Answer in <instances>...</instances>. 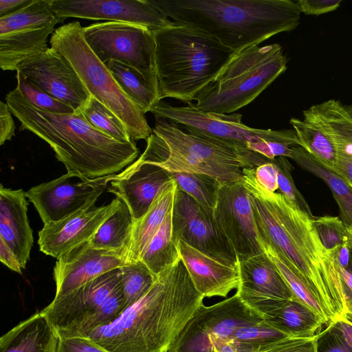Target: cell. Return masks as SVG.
<instances>
[{
    "mask_svg": "<svg viewBox=\"0 0 352 352\" xmlns=\"http://www.w3.org/2000/svg\"><path fill=\"white\" fill-rule=\"evenodd\" d=\"M158 98L195 100L236 54L208 34L175 25L153 31Z\"/></svg>",
    "mask_w": 352,
    "mask_h": 352,
    "instance_id": "5",
    "label": "cell"
},
{
    "mask_svg": "<svg viewBox=\"0 0 352 352\" xmlns=\"http://www.w3.org/2000/svg\"><path fill=\"white\" fill-rule=\"evenodd\" d=\"M51 47L71 64L90 95L114 113L125 125L133 141L146 140L153 133L144 113L122 91L106 64L96 56L76 21L63 25L52 34Z\"/></svg>",
    "mask_w": 352,
    "mask_h": 352,
    "instance_id": "8",
    "label": "cell"
},
{
    "mask_svg": "<svg viewBox=\"0 0 352 352\" xmlns=\"http://www.w3.org/2000/svg\"><path fill=\"white\" fill-rule=\"evenodd\" d=\"M173 107L163 100L151 109L154 116L162 117L178 124L188 133L206 137L229 146L244 150L250 143L262 140L287 142L299 146L295 131L292 129L272 130L252 128L242 122V115L206 112L198 109L195 104Z\"/></svg>",
    "mask_w": 352,
    "mask_h": 352,
    "instance_id": "9",
    "label": "cell"
},
{
    "mask_svg": "<svg viewBox=\"0 0 352 352\" xmlns=\"http://www.w3.org/2000/svg\"><path fill=\"white\" fill-rule=\"evenodd\" d=\"M115 198L105 206L94 205L60 221L44 224L38 232L40 250L56 259L77 246L89 241L100 226L118 208Z\"/></svg>",
    "mask_w": 352,
    "mask_h": 352,
    "instance_id": "20",
    "label": "cell"
},
{
    "mask_svg": "<svg viewBox=\"0 0 352 352\" xmlns=\"http://www.w3.org/2000/svg\"><path fill=\"white\" fill-rule=\"evenodd\" d=\"M330 324L352 349V322L340 316L335 318Z\"/></svg>",
    "mask_w": 352,
    "mask_h": 352,
    "instance_id": "51",
    "label": "cell"
},
{
    "mask_svg": "<svg viewBox=\"0 0 352 352\" xmlns=\"http://www.w3.org/2000/svg\"><path fill=\"white\" fill-rule=\"evenodd\" d=\"M255 177L258 182L270 192L278 190L276 166L273 160L254 168Z\"/></svg>",
    "mask_w": 352,
    "mask_h": 352,
    "instance_id": "48",
    "label": "cell"
},
{
    "mask_svg": "<svg viewBox=\"0 0 352 352\" xmlns=\"http://www.w3.org/2000/svg\"><path fill=\"white\" fill-rule=\"evenodd\" d=\"M117 84L144 113L150 112L159 101L157 89L133 67L116 61L106 63Z\"/></svg>",
    "mask_w": 352,
    "mask_h": 352,
    "instance_id": "32",
    "label": "cell"
},
{
    "mask_svg": "<svg viewBox=\"0 0 352 352\" xmlns=\"http://www.w3.org/2000/svg\"><path fill=\"white\" fill-rule=\"evenodd\" d=\"M260 245L288 285L295 298L314 310L324 321L330 324L332 314L319 300L285 256L271 244L258 239Z\"/></svg>",
    "mask_w": 352,
    "mask_h": 352,
    "instance_id": "29",
    "label": "cell"
},
{
    "mask_svg": "<svg viewBox=\"0 0 352 352\" xmlns=\"http://www.w3.org/2000/svg\"><path fill=\"white\" fill-rule=\"evenodd\" d=\"M60 23L68 18L139 24L155 31L175 23L150 0H51Z\"/></svg>",
    "mask_w": 352,
    "mask_h": 352,
    "instance_id": "15",
    "label": "cell"
},
{
    "mask_svg": "<svg viewBox=\"0 0 352 352\" xmlns=\"http://www.w3.org/2000/svg\"><path fill=\"white\" fill-rule=\"evenodd\" d=\"M288 337L264 320L237 328L228 341L237 352H258L265 346Z\"/></svg>",
    "mask_w": 352,
    "mask_h": 352,
    "instance_id": "39",
    "label": "cell"
},
{
    "mask_svg": "<svg viewBox=\"0 0 352 352\" xmlns=\"http://www.w3.org/2000/svg\"><path fill=\"white\" fill-rule=\"evenodd\" d=\"M290 159L302 169L321 179L331 190L336 201L352 207V186L342 176L327 168L300 146H292Z\"/></svg>",
    "mask_w": 352,
    "mask_h": 352,
    "instance_id": "34",
    "label": "cell"
},
{
    "mask_svg": "<svg viewBox=\"0 0 352 352\" xmlns=\"http://www.w3.org/2000/svg\"><path fill=\"white\" fill-rule=\"evenodd\" d=\"M342 0H298L301 12L307 15H320L337 10Z\"/></svg>",
    "mask_w": 352,
    "mask_h": 352,
    "instance_id": "47",
    "label": "cell"
},
{
    "mask_svg": "<svg viewBox=\"0 0 352 352\" xmlns=\"http://www.w3.org/2000/svg\"><path fill=\"white\" fill-rule=\"evenodd\" d=\"M58 338L57 352H109L87 336Z\"/></svg>",
    "mask_w": 352,
    "mask_h": 352,
    "instance_id": "46",
    "label": "cell"
},
{
    "mask_svg": "<svg viewBox=\"0 0 352 352\" xmlns=\"http://www.w3.org/2000/svg\"><path fill=\"white\" fill-rule=\"evenodd\" d=\"M239 275L236 294L263 318L283 301L295 298L274 264L264 252L237 260Z\"/></svg>",
    "mask_w": 352,
    "mask_h": 352,
    "instance_id": "18",
    "label": "cell"
},
{
    "mask_svg": "<svg viewBox=\"0 0 352 352\" xmlns=\"http://www.w3.org/2000/svg\"><path fill=\"white\" fill-rule=\"evenodd\" d=\"M172 230L177 242L183 241L214 259L237 266L236 254L217 225L212 211L177 188L172 210Z\"/></svg>",
    "mask_w": 352,
    "mask_h": 352,
    "instance_id": "13",
    "label": "cell"
},
{
    "mask_svg": "<svg viewBox=\"0 0 352 352\" xmlns=\"http://www.w3.org/2000/svg\"><path fill=\"white\" fill-rule=\"evenodd\" d=\"M0 260L10 270L19 274L22 273V267L13 251L0 239Z\"/></svg>",
    "mask_w": 352,
    "mask_h": 352,
    "instance_id": "50",
    "label": "cell"
},
{
    "mask_svg": "<svg viewBox=\"0 0 352 352\" xmlns=\"http://www.w3.org/2000/svg\"><path fill=\"white\" fill-rule=\"evenodd\" d=\"M241 182L251 195L258 239L280 252L333 318L346 311L336 251L322 245L314 218L280 192H272L256 180L252 168L243 169Z\"/></svg>",
    "mask_w": 352,
    "mask_h": 352,
    "instance_id": "1",
    "label": "cell"
},
{
    "mask_svg": "<svg viewBox=\"0 0 352 352\" xmlns=\"http://www.w3.org/2000/svg\"><path fill=\"white\" fill-rule=\"evenodd\" d=\"M82 35L102 63L126 64L157 89L153 31L139 24L107 21L82 27Z\"/></svg>",
    "mask_w": 352,
    "mask_h": 352,
    "instance_id": "10",
    "label": "cell"
},
{
    "mask_svg": "<svg viewBox=\"0 0 352 352\" xmlns=\"http://www.w3.org/2000/svg\"><path fill=\"white\" fill-rule=\"evenodd\" d=\"M179 250L195 287L204 298L226 297L232 289H237V266L214 259L181 240Z\"/></svg>",
    "mask_w": 352,
    "mask_h": 352,
    "instance_id": "22",
    "label": "cell"
},
{
    "mask_svg": "<svg viewBox=\"0 0 352 352\" xmlns=\"http://www.w3.org/2000/svg\"><path fill=\"white\" fill-rule=\"evenodd\" d=\"M346 269L352 274V240L349 243V261Z\"/></svg>",
    "mask_w": 352,
    "mask_h": 352,
    "instance_id": "56",
    "label": "cell"
},
{
    "mask_svg": "<svg viewBox=\"0 0 352 352\" xmlns=\"http://www.w3.org/2000/svg\"><path fill=\"white\" fill-rule=\"evenodd\" d=\"M127 263L124 250L93 248L89 241L66 252L54 267L58 299L85 283Z\"/></svg>",
    "mask_w": 352,
    "mask_h": 352,
    "instance_id": "19",
    "label": "cell"
},
{
    "mask_svg": "<svg viewBox=\"0 0 352 352\" xmlns=\"http://www.w3.org/2000/svg\"><path fill=\"white\" fill-rule=\"evenodd\" d=\"M317 334L288 336L265 346L258 352H316Z\"/></svg>",
    "mask_w": 352,
    "mask_h": 352,
    "instance_id": "44",
    "label": "cell"
},
{
    "mask_svg": "<svg viewBox=\"0 0 352 352\" xmlns=\"http://www.w3.org/2000/svg\"><path fill=\"white\" fill-rule=\"evenodd\" d=\"M55 24L45 27H23L0 34V67L3 71H16L18 65L29 56L47 48L49 35Z\"/></svg>",
    "mask_w": 352,
    "mask_h": 352,
    "instance_id": "26",
    "label": "cell"
},
{
    "mask_svg": "<svg viewBox=\"0 0 352 352\" xmlns=\"http://www.w3.org/2000/svg\"><path fill=\"white\" fill-rule=\"evenodd\" d=\"M338 269L342 278L343 294L345 300L346 311H352V274L344 267L338 264Z\"/></svg>",
    "mask_w": 352,
    "mask_h": 352,
    "instance_id": "52",
    "label": "cell"
},
{
    "mask_svg": "<svg viewBox=\"0 0 352 352\" xmlns=\"http://www.w3.org/2000/svg\"><path fill=\"white\" fill-rule=\"evenodd\" d=\"M172 210L173 208L140 258L156 277L180 258L179 242L173 234Z\"/></svg>",
    "mask_w": 352,
    "mask_h": 352,
    "instance_id": "33",
    "label": "cell"
},
{
    "mask_svg": "<svg viewBox=\"0 0 352 352\" xmlns=\"http://www.w3.org/2000/svg\"><path fill=\"white\" fill-rule=\"evenodd\" d=\"M12 113L6 102H0V144L11 140L15 135V124Z\"/></svg>",
    "mask_w": 352,
    "mask_h": 352,
    "instance_id": "49",
    "label": "cell"
},
{
    "mask_svg": "<svg viewBox=\"0 0 352 352\" xmlns=\"http://www.w3.org/2000/svg\"><path fill=\"white\" fill-rule=\"evenodd\" d=\"M340 210L341 220L352 229V207L340 201H336Z\"/></svg>",
    "mask_w": 352,
    "mask_h": 352,
    "instance_id": "55",
    "label": "cell"
},
{
    "mask_svg": "<svg viewBox=\"0 0 352 352\" xmlns=\"http://www.w3.org/2000/svg\"><path fill=\"white\" fill-rule=\"evenodd\" d=\"M263 319L288 336L316 335L324 324L314 310L296 298L283 301Z\"/></svg>",
    "mask_w": 352,
    "mask_h": 352,
    "instance_id": "28",
    "label": "cell"
},
{
    "mask_svg": "<svg viewBox=\"0 0 352 352\" xmlns=\"http://www.w3.org/2000/svg\"><path fill=\"white\" fill-rule=\"evenodd\" d=\"M79 111L93 127L107 135L120 142L133 141L120 118L91 95Z\"/></svg>",
    "mask_w": 352,
    "mask_h": 352,
    "instance_id": "36",
    "label": "cell"
},
{
    "mask_svg": "<svg viewBox=\"0 0 352 352\" xmlns=\"http://www.w3.org/2000/svg\"><path fill=\"white\" fill-rule=\"evenodd\" d=\"M16 71L76 111L91 96L66 58L51 47L24 59Z\"/></svg>",
    "mask_w": 352,
    "mask_h": 352,
    "instance_id": "16",
    "label": "cell"
},
{
    "mask_svg": "<svg viewBox=\"0 0 352 352\" xmlns=\"http://www.w3.org/2000/svg\"><path fill=\"white\" fill-rule=\"evenodd\" d=\"M209 341L214 352H237L228 340L212 336L209 338Z\"/></svg>",
    "mask_w": 352,
    "mask_h": 352,
    "instance_id": "54",
    "label": "cell"
},
{
    "mask_svg": "<svg viewBox=\"0 0 352 352\" xmlns=\"http://www.w3.org/2000/svg\"><path fill=\"white\" fill-rule=\"evenodd\" d=\"M16 89L35 108L51 113L70 114L76 111L36 85L23 74L16 72Z\"/></svg>",
    "mask_w": 352,
    "mask_h": 352,
    "instance_id": "40",
    "label": "cell"
},
{
    "mask_svg": "<svg viewBox=\"0 0 352 352\" xmlns=\"http://www.w3.org/2000/svg\"><path fill=\"white\" fill-rule=\"evenodd\" d=\"M58 335L42 311L0 338V352H57Z\"/></svg>",
    "mask_w": 352,
    "mask_h": 352,
    "instance_id": "24",
    "label": "cell"
},
{
    "mask_svg": "<svg viewBox=\"0 0 352 352\" xmlns=\"http://www.w3.org/2000/svg\"><path fill=\"white\" fill-rule=\"evenodd\" d=\"M273 162L276 166L279 192L314 219V217L308 204L296 187L292 175L294 168L287 157H278L273 160Z\"/></svg>",
    "mask_w": 352,
    "mask_h": 352,
    "instance_id": "43",
    "label": "cell"
},
{
    "mask_svg": "<svg viewBox=\"0 0 352 352\" xmlns=\"http://www.w3.org/2000/svg\"><path fill=\"white\" fill-rule=\"evenodd\" d=\"M133 220L127 206L122 201L116 211L100 226L89 241L93 248L108 250H124L129 248Z\"/></svg>",
    "mask_w": 352,
    "mask_h": 352,
    "instance_id": "31",
    "label": "cell"
},
{
    "mask_svg": "<svg viewBox=\"0 0 352 352\" xmlns=\"http://www.w3.org/2000/svg\"><path fill=\"white\" fill-rule=\"evenodd\" d=\"M124 310L144 296L157 277L140 260L120 267Z\"/></svg>",
    "mask_w": 352,
    "mask_h": 352,
    "instance_id": "38",
    "label": "cell"
},
{
    "mask_svg": "<svg viewBox=\"0 0 352 352\" xmlns=\"http://www.w3.org/2000/svg\"><path fill=\"white\" fill-rule=\"evenodd\" d=\"M177 188V184L174 179L168 183L147 212L133 222L126 255L127 263L140 260L146 245L173 208Z\"/></svg>",
    "mask_w": 352,
    "mask_h": 352,
    "instance_id": "27",
    "label": "cell"
},
{
    "mask_svg": "<svg viewBox=\"0 0 352 352\" xmlns=\"http://www.w3.org/2000/svg\"><path fill=\"white\" fill-rule=\"evenodd\" d=\"M173 180L170 173L139 157L109 182L107 191L129 208L133 222L149 209L165 186Z\"/></svg>",
    "mask_w": 352,
    "mask_h": 352,
    "instance_id": "21",
    "label": "cell"
},
{
    "mask_svg": "<svg viewBox=\"0 0 352 352\" xmlns=\"http://www.w3.org/2000/svg\"><path fill=\"white\" fill-rule=\"evenodd\" d=\"M123 311V294L121 285L92 315L66 337L85 336L94 329L113 322Z\"/></svg>",
    "mask_w": 352,
    "mask_h": 352,
    "instance_id": "41",
    "label": "cell"
},
{
    "mask_svg": "<svg viewBox=\"0 0 352 352\" xmlns=\"http://www.w3.org/2000/svg\"><path fill=\"white\" fill-rule=\"evenodd\" d=\"M33 0H0V18L13 14L27 6Z\"/></svg>",
    "mask_w": 352,
    "mask_h": 352,
    "instance_id": "53",
    "label": "cell"
},
{
    "mask_svg": "<svg viewBox=\"0 0 352 352\" xmlns=\"http://www.w3.org/2000/svg\"><path fill=\"white\" fill-rule=\"evenodd\" d=\"M314 226L323 246L334 252L352 239V230L340 218L322 216L314 218Z\"/></svg>",
    "mask_w": 352,
    "mask_h": 352,
    "instance_id": "42",
    "label": "cell"
},
{
    "mask_svg": "<svg viewBox=\"0 0 352 352\" xmlns=\"http://www.w3.org/2000/svg\"><path fill=\"white\" fill-rule=\"evenodd\" d=\"M278 43L254 45L236 53L217 76L195 97L201 111L230 114L252 102L287 69Z\"/></svg>",
    "mask_w": 352,
    "mask_h": 352,
    "instance_id": "7",
    "label": "cell"
},
{
    "mask_svg": "<svg viewBox=\"0 0 352 352\" xmlns=\"http://www.w3.org/2000/svg\"><path fill=\"white\" fill-rule=\"evenodd\" d=\"M333 141L337 157H352V105L331 99L305 110Z\"/></svg>",
    "mask_w": 352,
    "mask_h": 352,
    "instance_id": "25",
    "label": "cell"
},
{
    "mask_svg": "<svg viewBox=\"0 0 352 352\" xmlns=\"http://www.w3.org/2000/svg\"><path fill=\"white\" fill-rule=\"evenodd\" d=\"M5 99L21 123L20 130L46 142L69 173L88 179L114 175L138 157L134 141L123 143L107 135L93 127L79 110L70 114L41 111L16 88Z\"/></svg>",
    "mask_w": 352,
    "mask_h": 352,
    "instance_id": "3",
    "label": "cell"
},
{
    "mask_svg": "<svg viewBox=\"0 0 352 352\" xmlns=\"http://www.w3.org/2000/svg\"><path fill=\"white\" fill-rule=\"evenodd\" d=\"M177 25L198 29L239 52L297 28L300 9L292 0H150Z\"/></svg>",
    "mask_w": 352,
    "mask_h": 352,
    "instance_id": "4",
    "label": "cell"
},
{
    "mask_svg": "<svg viewBox=\"0 0 352 352\" xmlns=\"http://www.w3.org/2000/svg\"><path fill=\"white\" fill-rule=\"evenodd\" d=\"M122 285L121 270L117 268L54 299L42 310L58 337H66Z\"/></svg>",
    "mask_w": 352,
    "mask_h": 352,
    "instance_id": "17",
    "label": "cell"
},
{
    "mask_svg": "<svg viewBox=\"0 0 352 352\" xmlns=\"http://www.w3.org/2000/svg\"><path fill=\"white\" fill-rule=\"evenodd\" d=\"M153 133L140 155L171 173L208 175L220 183L241 181L243 168H252L271 160L206 137L186 133L177 124L155 116Z\"/></svg>",
    "mask_w": 352,
    "mask_h": 352,
    "instance_id": "6",
    "label": "cell"
},
{
    "mask_svg": "<svg viewBox=\"0 0 352 352\" xmlns=\"http://www.w3.org/2000/svg\"><path fill=\"white\" fill-rule=\"evenodd\" d=\"M0 239L13 251L22 269H25L34 243L28 218V201L22 189L12 190L1 185Z\"/></svg>",
    "mask_w": 352,
    "mask_h": 352,
    "instance_id": "23",
    "label": "cell"
},
{
    "mask_svg": "<svg viewBox=\"0 0 352 352\" xmlns=\"http://www.w3.org/2000/svg\"><path fill=\"white\" fill-rule=\"evenodd\" d=\"M51 0H33L19 11L0 18V34H6L23 27H45L59 23Z\"/></svg>",
    "mask_w": 352,
    "mask_h": 352,
    "instance_id": "35",
    "label": "cell"
},
{
    "mask_svg": "<svg viewBox=\"0 0 352 352\" xmlns=\"http://www.w3.org/2000/svg\"><path fill=\"white\" fill-rule=\"evenodd\" d=\"M116 175L88 179L67 173L31 188L25 195L44 224L58 221L95 205Z\"/></svg>",
    "mask_w": 352,
    "mask_h": 352,
    "instance_id": "12",
    "label": "cell"
},
{
    "mask_svg": "<svg viewBox=\"0 0 352 352\" xmlns=\"http://www.w3.org/2000/svg\"><path fill=\"white\" fill-rule=\"evenodd\" d=\"M302 113V120L292 118L289 120L300 146L335 173L337 151L333 141L316 120L305 111Z\"/></svg>",
    "mask_w": 352,
    "mask_h": 352,
    "instance_id": "30",
    "label": "cell"
},
{
    "mask_svg": "<svg viewBox=\"0 0 352 352\" xmlns=\"http://www.w3.org/2000/svg\"><path fill=\"white\" fill-rule=\"evenodd\" d=\"M263 320L235 294L212 305H201L168 352H214L209 341L211 336L229 340L237 328Z\"/></svg>",
    "mask_w": 352,
    "mask_h": 352,
    "instance_id": "11",
    "label": "cell"
},
{
    "mask_svg": "<svg viewBox=\"0 0 352 352\" xmlns=\"http://www.w3.org/2000/svg\"><path fill=\"white\" fill-rule=\"evenodd\" d=\"M316 352H352V349L329 324L324 330L317 334Z\"/></svg>",
    "mask_w": 352,
    "mask_h": 352,
    "instance_id": "45",
    "label": "cell"
},
{
    "mask_svg": "<svg viewBox=\"0 0 352 352\" xmlns=\"http://www.w3.org/2000/svg\"><path fill=\"white\" fill-rule=\"evenodd\" d=\"M204 298L180 257L139 300L85 336L109 352H168Z\"/></svg>",
    "mask_w": 352,
    "mask_h": 352,
    "instance_id": "2",
    "label": "cell"
},
{
    "mask_svg": "<svg viewBox=\"0 0 352 352\" xmlns=\"http://www.w3.org/2000/svg\"><path fill=\"white\" fill-rule=\"evenodd\" d=\"M212 212L237 260L263 252L258 241L251 195L241 181L220 184Z\"/></svg>",
    "mask_w": 352,
    "mask_h": 352,
    "instance_id": "14",
    "label": "cell"
},
{
    "mask_svg": "<svg viewBox=\"0 0 352 352\" xmlns=\"http://www.w3.org/2000/svg\"><path fill=\"white\" fill-rule=\"evenodd\" d=\"M170 175L175 181L178 190L186 192L201 206L213 212L221 183L208 175L201 173H170Z\"/></svg>",
    "mask_w": 352,
    "mask_h": 352,
    "instance_id": "37",
    "label": "cell"
},
{
    "mask_svg": "<svg viewBox=\"0 0 352 352\" xmlns=\"http://www.w3.org/2000/svg\"><path fill=\"white\" fill-rule=\"evenodd\" d=\"M342 316L352 322V311L345 312Z\"/></svg>",
    "mask_w": 352,
    "mask_h": 352,
    "instance_id": "57",
    "label": "cell"
}]
</instances>
